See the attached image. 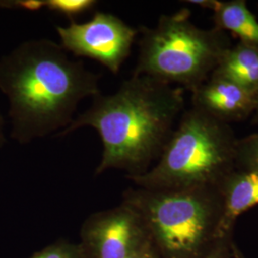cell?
I'll use <instances>...</instances> for the list:
<instances>
[{"mask_svg": "<svg viewBox=\"0 0 258 258\" xmlns=\"http://www.w3.org/2000/svg\"><path fill=\"white\" fill-rule=\"evenodd\" d=\"M228 258H246L244 256V254L240 251L239 249L236 247V245L232 242L231 243V250L229 253Z\"/></svg>", "mask_w": 258, "mask_h": 258, "instance_id": "cell-20", "label": "cell"}, {"mask_svg": "<svg viewBox=\"0 0 258 258\" xmlns=\"http://www.w3.org/2000/svg\"><path fill=\"white\" fill-rule=\"evenodd\" d=\"M232 242L231 236L218 241L205 258H228Z\"/></svg>", "mask_w": 258, "mask_h": 258, "instance_id": "cell-16", "label": "cell"}, {"mask_svg": "<svg viewBox=\"0 0 258 258\" xmlns=\"http://www.w3.org/2000/svg\"><path fill=\"white\" fill-rule=\"evenodd\" d=\"M80 233L83 258H127L150 241L138 212L122 201L88 216Z\"/></svg>", "mask_w": 258, "mask_h": 258, "instance_id": "cell-7", "label": "cell"}, {"mask_svg": "<svg viewBox=\"0 0 258 258\" xmlns=\"http://www.w3.org/2000/svg\"><path fill=\"white\" fill-rule=\"evenodd\" d=\"M212 75L255 94L258 91V49L240 42L230 47Z\"/></svg>", "mask_w": 258, "mask_h": 258, "instance_id": "cell-10", "label": "cell"}, {"mask_svg": "<svg viewBox=\"0 0 258 258\" xmlns=\"http://www.w3.org/2000/svg\"><path fill=\"white\" fill-rule=\"evenodd\" d=\"M235 168L258 172V132L237 141Z\"/></svg>", "mask_w": 258, "mask_h": 258, "instance_id": "cell-12", "label": "cell"}, {"mask_svg": "<svg viewBox=\"0 0 258 258\" xmlns=\"http://www.w3.org/2000/svg\"><path fill=\"white\" fill-rule=\"evenodd\" d=\"M122 202L138 212L160 258H205L219 239L218 186L128 188Z\"/></svg>", "mask_w": 258, "mask_h": 258, "instance_id": "cell-3", "label": "cell"}, {"mask_svg": "<svg viewBox=\"0 0 258 258\" xmlns=\"http://www.w3.org/2000/svg\"><path fill=\"white\" fill-rule=\"evenodd\" d=\"M254 99H255V104H254V122L258 123V91L254 95Z\"/></svg>", "mask_w": 258, "mask_h": 258, "instance_id": "cell-21", "label": "cell"}, {"mask_svg": "<svg viewBox=\"0 0 258 258\" xmlns=\"http://www.w3.org/2000/svg\"><path fill=\"white\" fill-rule=\"evenodd\" d=\"M222 197L219 239L231 237L238 216L258 204V172L234 169L218 185Z\"/></svg>", "mask_w": 258, "mask_h": 258, "instance_id": "cell-9", "label": "cell"}, {"mask_svg": "<svg viewBox=\"0 0 258 258\" xmlns=\"http://www.w3.org/2000/svg\"><path fill=\"white\" fill-rule=\"evenodd\" d=\"M184 110V90L148 76L133 75L110 95L93 98L88 109L56 137L94 128L102 145L96 175L109 169L142 175L158 160Z\"/></svg>", "mask_w": 258, "mask_h": 258, "instance_id": "cell-2", "label": "cell"}, {"mask_svg": "<svg viewBox=\"0 0 258 258\" xmlns=\"http://www.w3.org/2000/svg\"><path fill=\"white\" fill-rule=\"evenodd\" d=\"M254 95L226 79L211 75L192 91L191 105L229 123L244 120L253 113Z\"/></svg>", "mask_w": 258, "mask_h": 258, "instance_id": "cell-8", "label": "cell"}, {"mask_svg": "<svg viewBox=\"0 0 258 258\" xmlns=\"http://www.w3.org/2000/svg\"><path fill=\"white\" fill-rule=\"evenodd\" d=\"M97 3L95 0H45V8L73 20L92 10Z\"/></svg>", "mask_w": 258, "mask_h": 258, "instance_id": "cell-13", "label": "cell"}, {"mask_svg": "<svg viewBox=\"0 0 258 258\" xmlns=\"http://www.w3.org/2000/svg\"><path fill=\"white\" fill-rule=\"evenodd\" d=\"M29 258H83L79 243L58 240Z\"/></svg>", "mask_w": 258, "mask_h": 258, "instance_id": "cell-14", "label": "cell"}, {"mask_svg": "<svg viewBox=\"0 0 258 258\" xmlns=\"http://www.w3.org/2000/svg\"><path fill=\"white\" fill-rule=\"evenodd\" d=\"M237 141L229 123L191 105L181 115L156 165L126 178L147 189L218 186L235 169Z\"/></svg>", "mask_w": 258, "mask_h": 258, "instance_id": "cell-4", "label": "cell"}, {"mask_svg": "<svg viewBox=\"0 0 258 258\" xmlns=\"http://www.w3.org/2000/svg\"><path fill=\"white\" fill-rule=\"evenodd\" d=\"M7 143V132H6V120L0 109V149L4 148Z\"/></svg>", "mask_w": 258, "mask_h": 258, "instance_id": "cell-19", "label": "cell"}, {"mask_svg": "<svg viewBox=\"0 0 258 258\" xmlns=\"http://www.w3.org/2000/svg\"><path fill=\"white\" fill-rule=\"evenodd\" d=\"M188 2L201 6L203 8L212 10L213 12L216 11L221 3V1H216V0H190Z\"/></svg>", "mask_w": 258, "mask_h": 258, "instance_id": "cell-18", "label": "cell"}, {"mask_svg": "<svg viewBox=\"0 0 258 258\" xmlns=\"http://www.w3.org/2000/svg\"><path fill=\"white\" fill-rule=\"evenodd\" d=\"M45 7V0H0V8L38 12Z\"/></svg>", "mask_w": 258, "mask_h": 258, "instance_id": "cell-15", "label": "cell"}, {"mask_svg": "<svg viewBox=\"0 0 258 258\" xmlns=\"http://www.w3.org/2000/svg\"><path fill=\"white\" fill-rule=\"evenodd\" d=\"M215 27L238 37L240 43L258 49V21L248 9L246 1H221L214 12Z\"/></svg>", "mask_w": 258, "mask_h": 258, "instance_id": "cell-11", "label": "cell"}, {"mask_svg": "<svg viewBox=\"0 0 258 258\" xmlns=\"http://www.w3.org/2000/svg\"><path fill=\"white\" fill-rule=\"evenodd\" d=\"M140 33L133 75L148 76L191 92L211 77L231 47L226 32L196 26L187 9L163 15L154 27H142Z\"/></svg>", "mask_w": 258, "mask_h": 258, "instance_id": "cell-5", "label": "cell"}, {"mask_svg": "<svg viewBox=\"0 0 258 258\" xmlns=\"http://www.w3.org/2000/svg\"><path fill=\"white\" fill-rule=\"evenodd\" d=\"M127 258H160V255L154 247L153 243L148 241L142 248L137 249L135 252L130 254Z\"/></svg>", "mask_w": 258, "mask_h": 258, "instance_id": "cell-17", "label": "cell"}, {"mask_svg": "<svg viewBox=\"0 0 258 258\" xmlns=\"http://www.w3.org/2000/svg\"><path fill=\"white\" fill-rule=\"evenodd\" d=\"M55 30L65 51L96 60L114 75L119 74L128 58L139 34L119 17L100 11L87 22L71 20L69 25Z\"/></svg>", "mask_w": 258, "mask_h": 258, "instance_id": "cell-6", "label": "cell"}, {"mask_svg": "<svg viewBox=\"0 0 258 258\" xmlns=\"http://www.w3.org/2000/svg\"><path fill=\"white\" fill-rule=\"evenodd\" d=\"M101 75L48 38L29 39L0 57V92L8 101L10 138L19 145L67 128L80 103L101 94Z\"/></svg>", "mask_w": 258, "mask_h": 258, "instance_id": "cell-1", "label": "cell"}]
</instances>
